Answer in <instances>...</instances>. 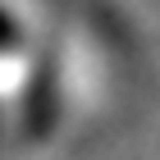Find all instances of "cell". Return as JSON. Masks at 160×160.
Returning <instances> with one entry per match:
<instances>
[{
  "label": "cell",
  "mask_w": 160,
  "mask_h": 160,
  "mask_svg": "<svg viewBox=\"0 0 160 160\" xmlns=\"http://www.w3.org/2000/svg\"><path fill=\"white\" fill-rule=\"evenodd\" d=\"M9 37H14V23H9V18H5V14H0V50L9 46Z\"/></svg>",
  "instance_id": "obj_1"
}]
</instances>
